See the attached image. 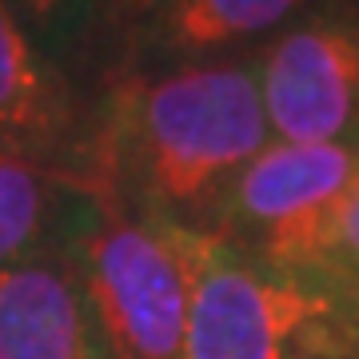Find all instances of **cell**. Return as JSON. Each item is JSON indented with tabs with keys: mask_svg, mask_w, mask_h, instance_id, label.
<instances>
[{
	"mask_svg": "<svg viewBox=\"0 0 359 359\" xmlns=\"http://www.w3.org/2000/svg\"><path fill=\"white\" fill-rule=\"evenodd\" d=\"M268 140L252 52L128 68L100 96L96 196L208 236Z\"/></svg>",
	"mask_w": 359,
	"mask_h": 359,
	"instance_id": "cell-1",
	"label": "cell"
},
{
	"mask_svg": "<svg viewBox=\"0 0 359 359\" xmlns=\"http://www.w3.org/2000/svg\"><path fill=\"white\" fill-rule=\"evenodd\" d=\"M196 231L96 196L76 236L100 359H180L192 304Z\"/></svg>",
	"mask_w": 359,
	"mask_h": 359,
	"instance_id": "cell-2",
	"label": "cell"
},
{
	"mask_svg": "<svg viewBox=\"0 0 359 359\" xmlns=\"http://www.w3.org/2000/svg\"><path fill=\"white\" fill-rule=\"evenodd\" d=\"M180 359H359L332 304L299 276L196 231Z\"/></svg>",
	"mask_w": 359,
	"mask_h": 359,
	"instance_id": "cell-3",
	"label": "cell"
},
{
	"mask_svg": "<svg viewBox=\"0 0 359 359\" xmlns=\"http://www.w3.org/2000/svg\"><path fill=\"white\" fill-rule=\"evenodd\" d=\"M271 140H359V0H320L252 48Z\"/></svg>",
	"mask_w": 359,
	"mask_h": 359,
	"instance_id": "cell-4",
	"label": "cell"
},
{
	"mask_svg": "<svg viewBox=\"0 0 359 359\" xmlns=\"http://www.w3.org/2000/svg\"><path fill=\"white\" fill-rule=\"evenodd\" d=\"M359 176V140L347 144H283L268 140L228 188L208 236H224L244 252L283 259L304 231L339 200Z\"/></svg>",
	"mask_w": 359,
	"mask_h": 359,
	"instance_id": "cell-5",
	"label": "cell"
},
{
	"mask_svg": "<svg viewBox=\"0 0 359 359\" xmlns=\"http://www.w3.org/2000/svg\"><path fill=\"white\" fill-rule=\"evenodd\" d=\"M0 148L76 180L96 196L100 104L48 68L20 32L8 0H0Z\"/></svg>",
	"mask_w": 359,
	"mask_h": 359,
	"instance_id": "cell-6",
	"label": "cell"
},
{
	"mask_svg": "<svg viewBox=\"0 0 359 359\" xmlns=\"http://www.w3.org/2000/svg\"><path fill=\"white\" fill-rule=\"evenodd\" d=\"M0 359H100L76 244L0 268Z\"/></svg>",
	"mask_w": 359,
	"mask_h": 359,
	"instance_id": "cell-7",
	"label": "cell"
},
{
	"mask_svg": "<svg viewBox=\"0 0 359 359\" xmlns=\"http://www.w3.org/2000/svg\"><path fill=\"white\" fill-rule=\"evenodd\" d=\"M311 4L320 0H156L140 32L132 36L124 72L252 52Z\"/></svg>",
	"mask_w": 359,
	"mask_h": 359,
	"instance_id": "cell-8",
	"label": "cell"
},
{
	"mask_svg": "<svg viewBox=\"0 0 359 359\" xmlns=\"http://www.w3.org/2000/svg\"><path fill=\"white\" fill-rule=\"evenodd\" d=\"M96 196L28 156L0 148V268L76 244Z\"/></svg>",
	"mask_w": 359,
	"mask_h": 359,
	"instance_id": "cell-9",
	"label": "cell"
},
{
	"mask_svg": "<svg viewBox=\"0 0 359 359\" xmlns=\"http://www.w3.org/2000/svg\"><path fill=\"white\" fill-rule=\"evenodd\" d=\"M8 8L48 68L100 104L108 84L124 72L112 0H8Z\"/></svg>",
	"mask_w": 359,
	"mask_h": 359,
	"instance_id": "cell-10",
	"label": "cell"
},
{
	"mask_svg": "<svg viewBox=\"0 0 359 359\" xmlns=\"http://www.w3.org/2000/svg\"><path fill=\"white\" fill-rule=\"evenodd\" d=\"M276 268L311 283L332 304L359 351V176L304 231V240L283 259H276Z\"/></svg>",
	"mask_w": 359,
	"mask_h": 359,
	"instance_id": "cell-11",
	"label": "cell"
},
{
	"mask_svg": "<svg viewBox=\"0 0 359 359\" xmlns=\"http://www.w3.org/2000/svg\"><path fill=\"white\" fill-rule=\"evenodd\" d=\"M156 0H112V25H116V40H120V52H124V65H128V48L132 36L140 32V25L148 20Z\"/></svg>",
	"mask_w": 359,
	"mask_h": 359,
	"instance_id": "cell-12",
	"label": "cell"
}]
</instances>
